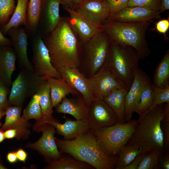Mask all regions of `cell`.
<instances>
[{
    "label": "cell",
    "instance_id": "52",
    "mask_svg": "<svg viewBox=\"0 0 169 169\" xmlns=\"http://www.w3.org/2000/svg\"><path fill=\"white\" fill-rule=\"evenodd\" d=\"M5 138L3 131L0 130V143L2 142Z\"/></svg>",
    "mask_w": 169,
    "mask_h": 169
},
{
    "label": "cell",
    "instance_id": "39",
    "mask_svg": "<svg viewBox=\"0 0 169 169\" xmlns=\"http://www.w3.org/2000/svg\"><path fill=\"white\" fill-rule=\"evenodd\" d=\"M8 87L0 79V106L8 107L11 105L7 98Z\"/></svg>",
    "mask_w": 169,
    "mask_h": 169
},
{
    "label": "cell",
    "instance_id": "43",
    "mask_svg": "<svg viewBox=\"0 0 169 169\" xmlns=\"http://www.w3.org/2000/svg\"><path fill=\"white\" fill-rule=\"evenodd\" d=\"M159 164L161 168L169 169V155L167 152L164 154L163 153L160 158Z\"/></svg>",
    "mask_w": 169,
    "mask_h": 169
},
{
    "label": "cell",
    "instance_id": "41",
    "mask_svg": "<svg viewBox=\"0 0 169 169\" xmlns=\"http://www.w3.org/2000/svg\"><path fill=\"white\" fill-rule=\"evenodd\" d=\"M146 152H142L138 154L134 160L124 169H137Z\"/></svg>",
    "mask_w": 169,
    "mask_h": 169
},
{
    "label": "cell",
    "instance_id": "50",
    "mask_svg": "<svg viewBox=\"0 0 169 169\" xmlns=\"http://www.w3.org/2000/svg\"><path fill=\"white\" fill-rule=\"evenodd\" d=\"M61 4L70 8L74 9V4L73 0H61Z\"/></svg>",
    "mask_w": 169,
    "mask_h": 169
},
{
    "label": "cell",
    "instance_id": "19",
    "mask_svg": "<svg viewBox=\"0 0 169 169\" xmlns=\"http://www.w3.org/2000/svg\"><path fill=\"white\" fill-rule=\"evenodd\" d=\"M55 108L58 113L69 114L76 120H88L90 106L81 95L74 98L66 96Z\"/></svg>",
    "mask_w": 169,
    "mask_h": 169
},
{
    "label": "cell",
    "instance_id": "31",
    "mask_svg": "<svg viewBox=\"0 0 169 169\" xmlns=\"http://www.w3.org/2000/svg\"><path fill=\"white\" fill-rule=\"evenodd\" d=\"M40 95L39 104L43 118L46 120L53 119V107L51 100L50 90L47 80L39 91Z\"/></svg>",
    "mask_w": 169,
    "mask_h": 169
},
{
    "label": "cell",
    "instance_id": "42",
    "mask_svg": "<svg viewBox=\"0 0 169 169\" xmlns=\"http://www.w3.org/2000/svg\"><path fill=\"white\" fill-rule=\"evenodd\" d=\"M164 124L161 128L163 132L164 149L167 150L169 146V122H163Z\"/></svg>",
    "mask_w": 169,
    "mask_h": 169
},
{
    "label": "cell",
    "instance_id": "37",
    "mask_svg": "<svg viewBox=\"0 0 169 169\" xmlns=\"http://www.w3.org/2000/svg\"><path fill=\"white\" fill-rule=\"evenodd\" d=\"M161 0H129L128 7L138 6L160 11Z\"/></svg>",
    "mask_w": 169,
    "mask_h": 169
},
{
    "label": "cell",
    "instance_id": "5",
    "mask_svg": "<svg viewBox=\"0 0 169 169\" xmlns=\"http://www.w3.org/2000/svg\"><path fill=\"white\" fill-rule=\"evenodd\" d=\"M140 59L133 47L112 40L104 65L111 71L128 91L138 68Z\"/></svg>",
    "mask_w": 169,
    "mask_h": 169
},
{
    "label": "cell",
    "instance_id": "12",
    "mask_svg": "<svg viewBox=\"0 0 169 169\" xmlns=\"http://www.w3.org/2000/svg\"><path fill=\"white\" fill-rule=\"evenodd\" d=\"M149 76L139 69L137 70L132 84L127 91L125 100V121L131 120L140 102L142 92L146 86L151 83Z\"/></svg>",
    "mask_w": 169,
    "mask_h": 169
},
{
    "label": "cell",
    "instance_id": "11",
    "mask_svg": "<svg viewBox=\"0 0 169 169\" xmlns=\"http://www.w3.org/2000/svg\"><path fill=\"white\" fill-rule=\"evenodd\" d=\"M33 53L32 65L35 74L46 79L49 77L62 78L60 73L52 65L48 50L39 35L34 40Z\"/></svg>",
    "mask_w": 169,
    "mask_h": 169
},
{
    "label": "cell",
    "instance_id": "34",
    "mask_svg": "<svg viewBox=\"0 0 169 169\" xmlns=\"http://www.w3.org/2000/svg\"><path fill=\"white\" fill-rule=\"evenodd\" d=\"M163 152L156 149L147 152L137 169H153L160 167L159 159Z\"/></svg>",
    "mask_w": 169,
    "mask_h": 169
},
{
    "label": "cell",
    "instance_id": "30",
    "mask_svg": "<svg viewBox=\"0 0 169 169\" xmlns=\"http://www.w3.org/2000/svg\"><path fill=\"white\" fill-rule=\"evenodd\" d=\"M43 0H29L27 8L26 28L34 30L39 22Z\"/></svg>",
    "mask_w": 169,
    "mask_h": 169
},
{
    "label": "cell",
    "instance_id": "26",
    "mask_svg": "<svg viewBox=\"0 0 169 169\" xmlns=\"http://www.w3.org/2000/svg\"><path fill=\"white\" fill-rule=\"evenodd\" d=\"M29 0H17L16 6L11 18L6 24L3 25L2 32L7 33L11 28L26 26L27 23V8Z\"/></svg>",
    "mask_w": 169,
    "mask_h": 169
},
{
    "label": "cell",
    "instance_id": "27",
    "mask_svg": "<svg viewBox=\"0 0 169 169\" xmlns=\"http://www.w3.org/2000/svg\"><path fill=\"white\" fill-rule=\"evenodd\" d=\"M154 87L164 88L169 86V50L166 52L155 69L152 84Z\"/></svg>",
    "mask_w": 169,
    "mask_h": 169
},
{
    "label": "cell",
    "instance_id": "17",
    "mask_svg": "<svg viewBox=\"0 0 169 169\" xmlns=\"http://www.w3.org/2000/svg\"><path fill=\"white\" fill-rule=\"evenodd\" d=\"M18 58L19 65L26 69L33 71V66L28 56V38L25 29L21 26L10 28L7 33Z\"/></svg>",
    "mask_w": 169,
    "mask_h": 169
},
{
    "label": "cell",
    "instance_id": "29",
    "mask_svg": "<svg viewBox=\"0 0 169 169\" xmlns=\"http://www.w3.org/2000/svg\"><path fill=\"white\" fill-rule=\"evenodd\" d=\"M147 152L136 145L127 143L119 151L115 169H124L140 153Z\"/></svg>",
    "mask_w": 169,
    "mask_h": 169
},
{
    "label": "cell",
    "instance_id": "7",
    "mask_svg": "<svg viewBox=\"0 0 169 169\" xmlns=\"http://www.w3.org/2000/svg\"><path fill=\"white\" fill-rule=\"evenodd\" d=\"M133 120L126 123H117L111 126L90 131L102 142L106 150L116 156L131 137L137 124Z\"/></svg>",
    "mask_w": 169,
    "mask_h": 169
},
{
    "label": "cell",
    "instance_id": "21",
    "mask_svg": "<svg viewBox=\"0 0 169 169\" xmlns=\"http://www.w3.org/2000/svg\"><path fill=\"white\" fill-rule=\"evenodd\" d=\"M17 58L14 49L9 45L0 46V79L8 88L11 86Z\"/></svg>",
    "mask_w": 169,
    "mask_h": 169
},
{
    "label": "cell",
    "instance_id": "32",
    "mask_svg": "<svg viewBox=\"0 0 169 169\" xmlns=\"http://www.w3.org/2000/svg\"><path fill=\"white\" fill-rule=\"evenodd\" d=\"M40 95L38 92L33 96L27 106L24 109L22 117L28 121L34 119L39 120L43 118L39 104Z\"/></svg>",
    "mask_w": 169,
    "mask_h": 169
},
{
    "label": "cell",
    "instance_id": "18",
    "mask_svg": "<svg viewBox=\"0 0 169 169\" xmlns=\"http://www.w3.org/2000/svg\"><path fill=\"white\" fill-rule=\"evenodd\" d=\"M65 120L61 124L54 118L46 120L45 124L53 125L57 132L63 136V139L70 140L85 133L90 130L89 123L87 120H73L64 117Z\"/></svg>",
    "mask_w": 169,
    "mask_h": 169
},
{
    "label": "cell",
    "instance_id": "20",
    "mask_svg": "<svg viewBox=\"0 0 169 169\" xmlns=\"http://www.w3.org/2000/svg\"><path fill=\"white\" fill-rule=\"evenodd\" d=\"M74 9L101 24L108 18L110 14L109 5L105 0H81L74 5Z\"/></svg>",
    "mask_w": 169,
    "mask_h": 169
},
{
    "label": "cell",
    "instance_id": "2",
    "mask_svg": "<svg viewBox=\"0 0 169 169\" xmlns=\"http://www.w3.org/2000/svg\"><path fill=\"white\" fill-rule=\"evenodd\" d=\"M60 151L68 153L79 161L87 163L96 169H113L117 158L110 154L102 142L90 131L70 140L55 137Z\"/></svg>",
    "mask_w": 169,
    "mask_h": 169
},
{
    "label": "cell",
    "instance_id": "24",
    "mask_svg": "<svg viewBox=\"0 0 169 169\" xmlns=\"http://www.w3.org/2000/svg\"><path fill=\"white\" fill-rule=\"evenodd\" d=\"M60 4L61 0H43L41 13L44 15L47 33L53 31L60 20Z\"/></svg>",
    "mask_w": 169,
    "mask_h": 169
},
{
    "label": "cell",
    "instance_id": "33",
    "mask_svg": "<svg viewBox=\"0 0 169 169\" xmlns=\"http://www.w3.org/2000/svg\"><path fill=\"white\" fill-rule=\"evenodd\" d=\"M154 97L153 86L151 83L146 85L143 90L139 103L135 112L139 116L146 112L151 106Z\"/></svg>",
    "mask_w": 169,
    "mask_h": 169
},
{
    "label": "cell",
    "instance_id": "40",
    "mask_svg": "<svg viewBox=\"0 0 169 169\" xmlns=\"http://www.w3.org/2000/svg\"><path fill=\"white\" fill-rule=\"evenodd\" d=\"M169 28V19L160 20L156 24V28L157 31L160 33L163 34L166 38V33Z\"/></svg>",
    "mask_w": 169,
    "mask_h": 169
},
{
    "label": "cell",
    "instance_id": "14",
    "mask_svg": "<svg viewBox=\"0 0 169 169\" xmlns=\"http://www.w3.org/2000/svg\"><path fill=\"white\" fill-rule=\"evenodd\" d=\"M42 132L40 138L36 142L28 144L27 146L38 151L50 161L61 157L55 141V128L52 125L46 123L39 126Z\"/></svg>",
    "mask_w": 169,
    "mask_h": 169
},
{
    "label": "cell",
    "instance_id": "47",
    "mask_svg": "<svg viewBox=\"0 0 169 169\" xmlns=\"http://www.w3.org/2000/svg\"><path fill=\"white\" fill-rule=\"evenodd\" d=\"M162 122H169V102L166 103L165 104L163 117Z\"/></svg>",
    "mask_w": 169,
    "mask_h": 169
},
{
    "label": "cell",
    "instance_id": "3",
    "mask_svg": "<svg viewBox=\"0 0 169 169\" xmlns=\"http://www.w3.org/2000/svg\"><path fill=\"white\" fill-rule=\"evenodd\" d=\"M150 22L125 23L107 18L101 23V28L111 39L129 45L136 51L140 59L151 53L146 38Z\"/></svg>",
    "mask_w": 169,
    "mask_h": 169
},
{
    "label": "cell",
    "instance_id": "9",
    "mask_svg": "<svg viewBox=\"0 0 169 169\" xmlns=\"http://www.w3.org/2000/svg\"><path fill=\"white\" fill-rule=\"evenodd\" d=\"M88 78L94 101L102 100L114 91L125 88L111 71L105 65L95 74Z\"/></svg>",
    "mask_w": 169,
    "mask_h": 169
},
{
    "label": "cell",
    "instance_id": "4",
    "mask_svg": "<svg viewBox=\"0 0 169 169\" xmlns=\"http://www.w3.org/2000/svg\"><path fill=\"white\" fill-rule=\"evenodd\" d=\"M165 106L164 104L156 105L137 122L127 143L136 145L146 152L154 149L164 152L161 123Z\"/></svg>",
    "mask_w": 169,
    "mask_h": 169
},
{
    "label": "cell",
    "instance_id": "13",
    "mask_svg": "<svg viewBox=\"0 0 169 169\" xmlns=\"http://www.w3.org/2000/svg\"><path fill=\"white\" fill-rule=\"evenodd\" d=\"M88 121L91 131L102 129L119 123L113 111L103 100L94 101L90 105Z\"/></svg>",
    "mask_w": 169,
    "mask_h": 169
},
{
    "label": "cell",
    "instance_id": "46",
    "mask_svg": "<svg viewBox=\"0 0 169 169\" xmlns=\"http://www.w3.org/2000/svg\"><path fill=\"white\" fill-rule=\"evenodd\" d=\"M11 44H12L11 39L4 36L0 30V46L9 45Z\"/></svg>",
    "mask_w": 169,
    "mask_h": 169
},
{
    "label": "cell",
    "instance_id": "45",
    "mask_svg": "<svg viewBox=\"0 0 169 169\" xmlns=\"http://www.w3.org/2000/svg\"><path fill=\"white\" fill-rule=\"evenodd\" d=\"M16 153L18 159L25 162L27 156L26 152L23 149H20L16 151Z\"/></svg>",
    "mask_w": 169,
    "mask_h": 169
},
{
    "label": "cell",
    "instance_id": "6",
    "mask_svg": "<svg viewBox=\"0 0 169 169\" xmlns=\"http://www.w3.org/2000/svg\"><path fill=\"white\" fill-rule=\"evenodd\" d=\"M112 40L102 30L93 36L81 47L80 71L87 78L97 73L104 65Z\"/></svg>",
    "mask_w": 169,
    "mask_h": 169
},
{
    "label": "cell",
    "instance_id": "25",
    "mask_svg": "<svg viewBox=\"0 0 169 169\" xmlns=\"http://www.w3.org/2000/svg\"><path fill=\"white\" fill-rule=\"evenodd\" d=\"M127 92L125 88L115 90L104 97L102 100L113 111L120 123L125 122V100Z\"/></svg>",
    "mask_w": 169,
    "mask_h": 169
},
{
    "label": "cell",
    "instance_id": "36",
    "mask_svg": "<svg viewBox=\"0 0 169 169\" xmlns=\"http://www.w3.org/2000/svg\"><path fill=\"white\" fill-rule=\"evenodd\" d=\"M15 0H0V24L3 25L9 20L15 8Z\"/></svg>",
    "mask_w": 169,
    "mask_h": 169
},
{
    "label": "cell",
    "instance_id": "53",
    "mask_svg": "<svg viewBox=\"0 0 169 169\" xmlns=\"http://www.w3.org/2000/svg\"><path fill=\"white\" fill-rule=\"evenodd\" d=\"M7 168L1 163H0V169H6Z\"/></svg>",
    "mask_w": 169,
    "mask_h": 169
},
{
    "label": "cell",
    "instance_id": "1",
    "mask_svg": "<svg viewBox=\"0 0 169 169\" xmlns=\"http://www.w3.org/2000/svg\"><path fill=\"white\" fill-rule=\"evenodd\" d=\"M43 41L53 66L58 70L68 66L79 68L81 47L69 17H61L58 25Z\"/></svg>",
    "mask_w": 169,
    "mask_h": 169
},
{
    "label": "cell",
    "instance_id": "28",
    "mask_svg": "<svg viewBox=\"0 0 169 169\" xmlns=\"http://www.w3.org/2000/svg\"><path fill=\"white\" fill-rule=\"evenodd\" d=\"M94 168L90 165L74 158L61 157L50 161L47 169H88Z\"/></svg>",
    "mask_w": 169,
    "mask_h": 169
},
{
    "label": "cell",
    "instance_id": "54",
    "mask_svg": "<svg viewBox=\"0 0 169 169\" xmlns=\"http://www.w3.org/2000/svg\"><path fill=\"white\" fill-rule=\"evenodd\" d=\"M73 0L74 3V5L79 3L81 1V0Z\"/></svg>",
    "mask_w": 169,
    "mask_h": 169
},
{
    "label": "cell",
    "instance_id": "44",
    "mask_svg": "<svg viewBox=\"0 0 169 169\" xmlns=\"http://www.w3.org/2000/svg\"><path fill=\"white\" fill-rule=\"evenodd\" d=\"M4 134L5 138L12 139L15 138H20L19 132L16 129L11 128L8 129L4 131Z\"/></svg>",
    "mask_w": 169,
    "mask_h": 169
},
{
    "label": "cell",
    "instance_id": "8",
    "mask_svg": "<svg viewBox=\"0 0 169 169\" xmlns=\"http://www.w3.org/2000/svg\"><path fill=\"white\" fill-rule=\"evenodd\" d=\"M46 81L33 71L23 68L12 82L8 100L10 105L22 107L25 100L39 91Z\"/></svg>",
    "mask_w": 169,
    "mask_h": 169
},
{
    "label": "cell",
    "instance_id": "10",
    "mask_svg": "<svg viewBox=\"0 0 169 169\" xmlns=\"http://www.w3.org/2000/svg\"><path fill=\"white\" fill-rule=\"evenodd\" d=\"M69 15L71 24L82 47L97 33L103 30L101 24L83 13L64 6Z\"/></svg>",
    "mask_w": 169,
    "mask_h": 169
},
{
    "label": "cell",
    "instance_id": "35",
    "mask_svg": "<svg viewBox=\"0 0 169 169\" xmlns=\"http://www.w3.org/2000/svg\"><path fill=\"white\" fill-rule=\"evenodd\" d=\"M154 100L150 108L146 112L139 116L137 122L141 120L156 105L169 102V86L164 88H157L153 86Z\"/></svg>",
    "mask_w": 169,
    "mask_h": 169
},
{
    "label": "cell",
    "instance_id": "16",
    "mask_svg": "<svg viewBox=\"0 0 169 169\" xmlns=\"http://www.w3.org/2000/svg\"><path fill=\"white\" fill-rule=\"evenodd\" d=\"M160 12L145 8L127 6L116 13L109 16L108 19L125 23L151 22L153 19L161 18Z\"/></svg>",
    "mask_w": 169,
    "mask_h": 169
},
{
    "label": "cell",
    "instance_id": "51",
    "mask_svg": "<svg viewBox=\"0 0 169 169\" xmlns=\"http://www.w3.org/2000/svg\"><path fill=\"white\" fill-rule=\"evenodd\" d=\"M7 107L4 106H0V127L2 126V124L0 121L1 119L5 115Z\"/></svg>",
    "mask_w": 169,
    "mask_h": 169
},
{
    "label": "cell",
    "instance_id": "49",
    "mask_svg": "<svg viewBox=\"0 0 169 169\" xmlns=\"http://www.w3.org/2000/svg\"><path fill=\"white\" fill-rule=\"evenodd\" d=\"M169 9V0H161V5L160 12H162Z\"/></svg>",
    "mask_w": 169,
    "mask_h": 169
},
{
    "label": "cell",
    "instance_id": "15",
    "mask_svg": "<svg viewBox=\"0 0 169 169\" xmlns=\"http://www.w3.org/2000/svg\"><path fill=\"white\" fill-rule=\"evenodd\" d=\"M58 71L62 78L79 92L90 106L94 98L88 78L77 68L64 66Z\"/></svg>",
    "mask_w": 169,
    "mask_h": 169
},
{
    "label": "cell",
    "instance_id": "48",
    "mask_svg": "<svg viewBox=\"0 0 169 169\" xmlns=\"http://www.w3.org/2000/svg\"><path fill=\"white\" fill-rule=\"evenodd\" d=\"M7 158L9 162L11 163L15 162L18 160L16 152H9L7 156Z\"/></svg>",
    "mask_w": 169,
    "mask_h": 169
},
{
    "label": "cell",
    "instance_id": "38",
    "mask_svg": "<svg viewBox=\"0 0 169 169\" xmlns=\"http://www.w3.org/2000/svg\"><path fill=\"white\" fill-rule=\"evenodd\" d=\"M108 3L110 8L109 16L114 15L128 6L129 0H105Z\"/></svg>",
    "mask_w": 169,
    "mask_h": 169
},
{
    "label": "cell",
    "instance_id": "22",
    "mask_svg": "<svg viewBox=\"0 0 169 169\" xmlns=\"http://www.w3.org/2000/svg\"><path fill=\"white\" fill-rule=\"evenodd\" d=\"M47 80L50 88L52 106L55 107L67 95L76 96L81 95L63 78L48 77Z\"/></svg>",
    "mask_w": 169,
    "mask_h": 169
},
{
    "label": "cell",
    "instance_id": "23",
    "mask_svg": "<svg viewBox=\"0 0 169 169\" xmlns=\"http://www.w3.org/2000/svg\"><path fill=\"white\" fill-rule=\"evenodd\" d=\"M22 109V107L18 106L8 107L6 111L5 122L0 130L4 131L9 129H16L19 132L20 138L28 134V121L21 117Z\"/></svg>",
    "mask_w": 169,
    "mask_h": 169
}]
</instances>
